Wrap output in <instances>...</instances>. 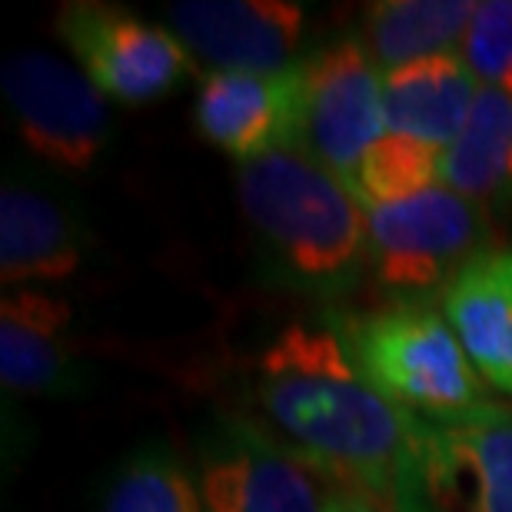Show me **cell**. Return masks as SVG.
<instances>
[{"label": "cell", "mask_w": 512, "mask_h": 512, "mask_svg": "<svg viewBox=\"0 0 512 512\" xmlns=\"http://www.w3.org/2000/svg\"><path fill=\"white\" fill-rule=\"evenodd\" d=\"M250 393L256 423L313 476L393 499L409 413L363 380L330 316L283 326L256 356Z\"/></svg>", "instance_id": "1"}, {"label": "cell", "mask_w": 512, "mask_h": 512, "mask_svg": "<svg viewBox=\"0 0 512 512\" xmlns=\"http://www.w3.org/2000/svg\"><path fill=\"white\" fill-rule=\"evenodd\" d=\"M237 197L273 286L336 303L370 276L366 207L303 147L240 163Z\"/></svg>", "instance_id": "2"}, {"label": "cell", "mask_w": 512, "mask_h": 512, "mask_svg": "<svg viewBox=\"0 0 512 512\" xmlns=\"http://www.w3.org/2000/svg\"><path fill=\"white\" fill-rule=\"evenodd\" d=\"M330 320L363 380L403 413L446 419L493 403L436 306L386 303L363 313H330Z\"/></svg>", "instance_id": "3"}, {"label": "cell", "mask_w": 512, "mask_h": 512, "mask_svg": "<svg viewBox=\"0 0 512 512\" xmlns=\"http://www.w3.org/2000/svg\"><path fill=\"white\" fill-rule=\"evenodd\" d=\"M396 512H512V406L463 416H409L393 486Z\"/></svg>", "instance_id": "4"}, {"label": "cell", "mask_w": 512, "mask_h": 512, "mask_svg": "<svg viewBox=\"0 0 512 512\" xmlns=\"http://www.w3.org/2000/svg\"><path fill=\"white\" fill-rule=\"evenodd\" d=\"M370 276L389 303L433 306L489 250V210L449 187L366 207Z\"/></svg>", "instance_id": "5"}, {"label": "cell", "mask_w": 512, "mask_h": 512, "mask_svg": "<svg viewBox=\"0 0 512 512\" xmlns=\"http://www.w3.org/2000/svg\"><path fill=\"white\" fill-rule=\"evenodd\" d=\"M0 87L17 137L37 160L84 173L110 143L107 97L84 70L47 50L20 47L0 67Z\"/></svg>", "instance_id": "6"}, {"label": "cell", "mask_w": 512, "mask_h": 512, "mask_svg": "<svg viewBox=\"0 0 512 512\" xmlns=\"http://www.w3.org/2000/svg\"><path fill=\"white\" fill-rule=\"evenodd\" d=\"M57 37L107 100L143 107L193 74V54L170 27L127 7L70 0L57 10Z\"/></svg>", "instance_id": "7"}, {"label": "cell", "mask_w": 512, "mask_h": 512, "mask_svg": "<svg viewBox=\"0 0 512 512\" xmlns=\"http://www.w3.org/2000/svg\"><path fill=\"white\" fill-rule=\"evenodd\" d=\"M203 512H323L326 486L250 416L217 413L193 443Z\"/></svg>", "instance_id": "8"}, {"label": "cell", "mask_w": 512, "mask_h": 512, "mask_svg": "<svg viewBox=\"0 0 512 512\" xmlns=\"http://www.w3.org/2000/svg\"><path fill=\"white\" fill-rule=\"evenodd\" d=\"M310 94H306L303 150L320 160L356 197V170L366 150L386 137L383 70L376 67L360 37H343L306 57Z\"/></svg>", "instance_id": "9"}, {"label": "cell", "mask_w": 512, "mask_h": 512, "mask_svg": "<svg viewBox=\"0 0 512 512\" xmlns=\"http://www.w3.org/2000/svg\"><path fill=\"white\" fill-rule=\"evenodd\" d=\"M306 94V57L283 70H207L193 104V120L200 137L240 167L266 153L303 147Z\"/></svg>", "instance_id": "10"}, {"label": "cell", "mask_w": 512, "mask_h": 512, "mask_svg": "<svg viewBox=\"0 0 512 512\" xmlns=\"http://www.w3.org/2000/svg\"><path fill=\"white\" fill-rule=\"evenodd\" d=\"M84 210L44 180L7 173L0 190V283L7 290L70 280L90 256Z\"/></svg>", "instance_id": "11"}, {"label": "cell", "mask_w": 512, "mask_h": 512, "mask_svg": "<svg viewBox=\"0 0 512 512\" xmlns=\"http://www.w3.org/2000/svg\"><path fill=\"white\" fill-rule=\"evenodd\" d=\"M167 27L210 70H283L300 60L306 10L293 0H177Z\"/></svg>", "instance_id": "12"}, {"label": "cell", "mask_w": 512, "mask_h": 512, "mask_svg": "<svg viewBox=\"0 0 512 512\" xmlns=\"http://www.w3.org/2000/svg\"><path fill=\"white\" fill-rule=\"evenodd\" d=\"M70 320V303L40 286L4 293L0 380L10 393L47 399H74L87 393V373L70 340Z\"/></svg>", "instance_id": "13"}, {"label": "cell", "mask_w": 512, "mask_h": 512, "mask_svg": "<svg viewBox=\"0 0 512 512\" xmlns=\"http://www.w3.org/2000/svg\"><path fill=\"white\" fill-rule=\"evenodd\" d=\"M443 316L483 383L512 396V250L479 253L443 293Z\"/></svg>", "instance_id": "14"}, {"label": "cell", "mask_w": 512, "mask_h": 512, "mask_svg": "<svg viewBox=\"0 0 512 512\" xmlns=\"http://www.w3.org/2000/svg\"><path fill=\"white\" fill-rule=\"evenodd\" d=\"M476 97L479 84L459 50L416 60L383 77L386 130L449 150Z\"/></svg>", "instance_id": "15"}, {"label": "cell", "mask_w": 512, "mask_h": 512, "mask_svg": "<svg viewBox=\"0 0 512 512\" xmlns=\"http://www.w3.org/2000/svg\"><path fill=\"white\" fill-rule=\"evenodd\" d=\"M476 0H376L363 7V47L383 74L416 60L456 54L476 17Z\"/></svg>", "instance_id": "16"}, {"label": "cell", "mask_w": 512, "mask_h": 512, "mask_svg": "<svg viewBox=\"0 0 512 512\" xmlns=\"http://www.w3.org/2000/svg\"><path fill=\"white\" fill-rule=\"evenodd\" d=\"M443 187L489 213L512 207V94L479 87L463 130L443 153Z\"/></svg>", "instance_id": "17"}, {"label": "cell", "mask_w": 512, "mask_h": 512, "mask_svg": "<svg viewBox=\"0 0 512 512\" xmlns=\"http://www.w3.org/2000/svg\"><path fill=\"white\" fill-rule=\"evenodd\" d=\"M97 512H203L193 466L163 439H143L97 489Z\"/></svg>", "instance_id": "18"}, {"label": "cell", "mask_w": 512, "mask_h": 512, "mask_svg": "<svg viewBox=\"0 0 512 512\" xmlns=\"http://www.w3.org/2000/svg\"><path fill=\"white\" fill-rule=\"evenodd\" d=\"M443 153L446 150L403 137V133H386L360 160L356 200L363 207H373V203H399L443 187Z\"/></svg>", "instance_id": "19"}, {"label": "cell", "mask_w": 512, "mask_h": 512, "mask_svg": "<svg viewBox=\"0 0 512 512\" xmlns=\"http://www.w3.org/2000/svg\"><path fill=\"white\" fill-rule=\"evenodd\" d=\"M459 54L479 87L512 94V0H479Z\"/></svg>", "instance_id": "20"}, {"label": "cell", "mask_w": 512, "mask_h": 512, "mask_svg": "<svg viewBox=\"0 0 512 512\" xmlns=\"http://www.w3.org/2000/svg\"><path fill=\"white\" fill-rule=\"evenodd\" d=\"M326 486V506L323 512H396L386 499L366 493V489H350V486Z\"/></svg>", "instance_id": "21"}]
</instances>
